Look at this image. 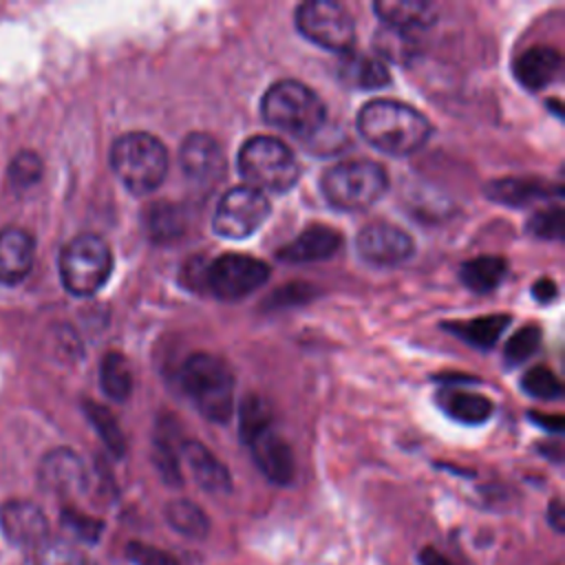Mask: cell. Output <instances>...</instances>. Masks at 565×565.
<instances>
[{"label":"cell","mask_w":565,"mask_h":565,"mask_svg":"<svg viewBox=\"0 0 565 565\" xmlns=\"http://www.w3.org/2000/svg\"><path fill=\"white\" fill-rule=\"evenodd\" d=\"M269 278V265L249 254L227 252L203 269V285L221 300H238L256 291Z\"/></svg>","instance_id":"9"},{"label":"cell","mask_w":565,"mask_h":565,"mask_svg":"<svg viewBox=\"0 0 565 565\" xmlns=\"http://www.w3.org/2000/svg\"><path fill=\"white\" fill-rule=\"evenodd\" d=\"M254 463L258 466V470L278 486H287L294 475H296V459L294 452L289 448V444L274 433V428H265L260 433H256L249 441H247Z\"/></svg>","instance_id":"15"},{"label":"cell","mask_w":565,"mask_h":565,"mask_svg":"<svg viewBox=\"0 0 565 565\" xmlns=\"http://www.w3.org/2000/svg\"><path fill=\"white\" fill-rule=\"evenodd\" d=\"M417 563H419V565H455L450 558H446V556H444L441 552H437L435 547H424V550H419Z\"/></svg>","instance_id":"40"},{"label":"cell","mask_w":565,"mask_h":565,"mask_svg":"<svg viewBox=\"0 0 565 565\" xmlns=\"http://www.w3.org/2000/svg\"><path fill=\"white\" fill-rule=\"evenodd\" d=\"M550 194V185L536 179H499L488 185V196L501 201L505 205H527L532 201L545 199Z\"/></svg>","instance_id":"26"},{"label":"cell","mask_w":565,"mask_h":565,"mask_svg":"<svg viewBox=\"0 0 565 565\" xmlns=\"http://www.w3.org/2000/svg\"><path fill=\"white\" fill-rule=\"evenodd\" d=\"M84 411L88 415V419L93 422L95 430L99 433V437L104 439L106 448L115 455V457H121L126 452V439H124V433L119 430L117 426V419L113 417V413L95 402H86L84 404Z\"/></svg>","instance_id":"29"},{"label":"cell","mask_w":565,"mask_h":565,"mask_svg":"<svg viewBox=\"0 0 565 565\" xmlns=\"http://www.w3.org/2000/svg\"><path fill=\"white\" fill-rule=\"evenodd\" d=\"M340 77L358 88H380L391 82L388 68L384 62L371 55H353L351 51L342 55Z\"/></svg>","instance_id":"21"},{"label":"cell","mask_w":565,"mask_h":565,"mask_svg":"<svg viewBox=\"0 0 565 565\" xmlns=\"http://www.w3.org/2000/svg\"><path fill=\"white\" fill-rule=\"evenodd\" d=\"M271 426V413L265 399L258 395H247L241 406V439L247 444L256 433Z\"/></svg>","instance_id":"31"},{"label":"cell","mask_w":565,"mask_h":565,"mask_svg":"<svg viewBox=\"0 0 565 565\" xmlns=\"http://www.w3.org/2000/svg\"><path fill=\"white\" fill-rule=\"evenodd\" d=\"M40 483L57 497H77L88 488V472L77 452L71 448H55L40 461Z\"/></svg>","instance_id":"14"},{"label":"cell","mask_w":565,"mask_h":565,"mask_svg":"<svg viewBox=\"0 0 565 565\" xmlns=\"http://www.w3.org/2000/svg\"><path fill=\"white\" fill-rule=\"evenodd\" d=\"M181 170L201 185H214L225 177L227 161L221 143L207 132H190L179 150Z\"/></svg>","instance_id":"12"},{"label":"cell","mask_w":565,"mask_h":565,"mask_svg":"<svg viewBox=\"0 0 565 565\" xmlns=\"http://www.w3.org/2000/svg\"><path fill=\"white\" fill-rule=\"evenodd\" d=\"M152 461L154 468L159 472V477L168 483V486H181V468H179V459H177V450L163 439L159 437L154 441V450H152Z\"/></svg>","instance_id":"36"},{"label":"cell","mask_w":565,"mask_h":565,"mask_svg":"<svg viewBox=\"0 0 565 565\" xmlns=\"http://www.w3.org/2000/svg\"><path fill=\"white\" fill-rule=\"evenodd\" d=\"M532 294H534V298H536L539 302H552V300L556 298L558 289H556L554 280H550V278H541V280L532 287Z\"/></svg>","instance_id":"39"},{"label":"cell","mask_w":565,"mask_h":565,"mask_svg":"<svg viewBox=\"0 0 565 565\" xmlns=\"http://www.w3.org/2000/svg\"><path fill=\"white\" fill-rule=\"evenodd\" d=\"M99 382H102L104 393L110 399H115V402L128 399V395L132 391V371H130L128 360L117 351L106 353L102 360Z\"/></svg>","instance_id":"28"},{"label":"cell","mask_w":565,"mask_h":565,"mask_svg":"<svg viewBox=\"0 0 565 565\" xmlns=\"http://www.w3.org/2000/svg\"><path fill=\"white\" fill-rule=\"evenodd\" d=\"M536 422H541V426L550 428V430H561L563 428V417H539V415H532Z\"/></svg>","instance_id":"42"},{"label":"cell","mask_w":565,"mask_h":565,"mask_svg":"<svg viewBox=\"0 0 565 565\" xmlns=\"http://www.w3.org/2000/svg\"><path fill=\"white\" fill-rule=\"evenodd\" d=\"M373 11L386 24V29L408 33L413 29L430 26L437 18V4L424 0H380Z\"/></svg>","instance_id":"19"},{"label":"cell","mask_w":565,"mask_h":565,"mask_svg":"<svg viewBox=\"0 0 565 565\" xmlns=\"http://www.w3.org/2000/svg\"><path fill=\"white\" fill-rule=\"evenodd\" d=\"M269 210V199L263 192L249 185H234L221 196L212 225L218 236L241 241L252 236L265 223Z\"/></svg>","instance_id":"10"},{"label":"cell","mask_w":565,"mask_h":565,"mask_svg":"<svg viewBox=\"0 0 565 565\" xmlns=\"http://www.w3.org/2000/svg\"><path fill=\"white\" fill-rule=\"evenodd\" d=\"M110 166L132 194H150L168 172V150L150 132H126L110 148Z\"/></svg>","instance_id":"3"},{"label":"cell","mask_w":565,"mask_h":565,"mask_svg":"<svg viewBox=\"0 0 565 565\" xmlns=\"http://www.w3.org/2000/svg\"><path fill=\"white\" fill-rule=\"evenodd\" d=\"M521 386L525 393H530L532 397H539V399H554L563 393V384H561L558 375L547 366L530 369L523 375Z\"/></svg>","instance_id":"34"},{"label":"cell","mask_w":565,"mask_h":565,"mask_svg":"<svg viewBox=\"0 0 565 565\" xmlns=\"http://www.w3.org/2000/svg\"><path fill=\"white\" fill-rule=\"evenodd\" d=\"M126 558L132 565H181L172 554H168L166 550H159L154 545L148 543H139V541H130L126 545Z\"/></svg>","instance_id":"37"},{"label":"cell","mask_w":565,"mask_h":565,"mask_svg":"<svg viewBox=\"0 0 565 565\" xmlns=\"http://www.w3.org/2000/svg\"><path fill=\"white\" fill-rule=\"evenodd\" d=\"M541 344V329L536 324L521 327L505 344V362L508 364H521L525 362Z\"/></svg>","instance_id":"35"},{"label":"cell","mask_w":565,"mask_h":565,"mask_svg":"<svg viewBox=\"0 0 565 565\" xmlns=\"http://www.w3.org/2000/svg\"><path fill=\"white\" fill-rule=\"evenodd\" d=\"M33 565H90L88 558L64 539H46L33 550Z\"/></svg>","instance_id":"30"},{"label":"cell","mask_w":565,"mask_h":565,"mask_svg":"<svg viewBox=\"0 0 565 565\" xmlns=\"http://www.w3.org/2000/svg\"><path fill=\"white\" fill-rule=\"evenodd\" d=\"M505 271H508L505 258L486 254V256H477V258L466 260L461 265L459 278L468 289H472L477 294H486V291H492L494 287H499Z\"/></svg>","instance_id":"22"},{"label":"cell","mask_w":565,"mask_h":565,"mask_svg":"<svg viewBox=\"0 0 565 565\" xmlns=\"http://www.w3.org/2000/svg\"><path fill=\"white\" fill-rule=\"evenodd\" d=\"M181 455L188 461L192 477L205 492L225 494L232 490L230 470L201 441H194V439L183 441Z\"/></svg>","instance_id":"18"},{"label":"cell","mask_w":565,"mask_h":565,"mask_svg":"<svg viewBox=\"0 0 565 565\" xmlns=\"http://www.w3.org/2000/svg\"><path fill=\"white\" fill-rule=\"evenodd\" d=\"M62 527L77 541L84 543H97L102 532H104V523L95 516H88L75 508H64L60 514Z\"/></svg>","instance_id":"33"},{"label":"cell","mask_w":565,"mask_h":565,"mask_svg":"<svg viewBox=\"0 0 565 565\" xmlns=\"http://www.w3.org/2000/svg\"><path fill=\"white\" fill-rule=\"evenodd\" d=\"M355 247L366 263L380 265V267H395L413 256L415 243L397 225L377 221L360 230L355 238Z\"/></svg>","instance_id":"11"},{"label":"cell","mask_w":565,"mask_h":565,"mask_svg":"<svg viewBox=\"0 0 565 565\" xmlns=\"http://www.w3.org/2000/svg\"><path fill=\"white\" fill-rule=\"evenodd\" d=\"M113 271L108 243L97 234H79L60 254V278L75 296H93Z\"/></svg>","instance_id":"7"},{"label":"cell","mask_w":565,"mask_h":565,"mask_svg":"<svg viewBox=\"0 0 565 565\" xmlns=\"http://www.w3.org/2000/svg\"><path fill=\"white\" fill-rule=\"evenodd\" d=\"M296 26L313 44L342 55L351 51L355 40V26L349 11L331 0L302 2L296 9Z\"/></svg>","instance_id":"8"},{"label":"cell","mask_w":565,"mask_h":565,"mask_svg":"<svg viewBox=\"0 0 565 565\" xmlns=\"http://www.w3.org/2000/svg\"><path fill=\"white\" fill-rule=\"evenodd\" d=\"M508 324H510V316L497 313V316H481V318H472V320L455 322V324H446V327L452 329L459 338H463L472 347L490 349V347H494L499 335L508 329Z\"/></svg>","instance_id":"25"},{"label":"cell","mask_w":565,"mask_h":565,"mask_svg":"<svg viewBox=\"0 0 565 565\" xmlns=\"http://www.w3.org/2000/svg\"><path fill=\"white\" fill-rule=\"evenodd\" d=\"M527 230L541 238H558L561 230H563L561 207H552V210H543V212L534 214L532 221L527 223Z\"/></svg>","instance_id":"38"},{"label":"cell","mask_w":565,"mask_h":565,"mask_svg":"<svg viewBox=\"0 0 565 565\" xmlns=\"http://www.w3.org/2000/svg\"><path fill=\"white\" fill-rule=\"evenodd\" d=\"M35 260V241L26 230H0V282L15 285L29 276Z\"/></svg>","instance_id":"16"},{"label":"cell","mask_w":565,"mask_h":565,"mask_svg":"<svg viewBox=\"0 0 565 565\" xmlns=\"http://www.w3.org/2000/svg\"><path fill=\"white\" fill-rule=\"evenodd\" d=\"M441 406L452 419L463 424H481L494 411L492 402L486 395L472 391H446L441 397Z\"/></svg>","instance_id":"23"},{"label":"cell","mask_w":565,"mask_h":565,"mask_svg":"<svg viewBox=\"0 0 565 565\" xmlns=\"http://www.w3.org/2000/svg\"><path fill=\"white\" fill-rule=\"evenodd\" d=\"M238 172L245 185L258 192H287L300 177L298 161L287 143L274 137H252L238 150Z\"/></svg>","instance_id":"5"},{"label":"cell","mask_w":565,"mask_h":565,"mask_svg":"<svg viewBox=\"0 0 565 565\" xmlns=\"http://www.w3.org/2000/svg\"><path fill=\"white\" fill-rule=\"evenodd\" d=\"M42 170V159L31 150H22L9 163V183L15 190H26L40 181Z\"/></svg>","instance_id":"32"},{"label":"cell","mask_w":565,"mask_h":565,"mask_svg":"<svg viewBox=\"0 0 565 565\" xmlns=\"http://www.w3.org/2000/svg\"><path fill=\"white\" fill-rule=\"evenodd\" d=\"M166 521L172 530L188 539H205L210 532V521L205 512L188 499L170 501L166 505Z\"/></svg>","instance_id":"27"},{"label":"cell","mask_w":565,"mask_h":565,"mask_svg":"<svg viewBox=\"0 0 565 565\" xmlns=\"http://www.w3.org/2000/svg\"><path fill=\"white\" fill-rule=\"evenodd\" d=\"M0 532L11 545L35 550L49 539V521L33 501L9 499L0 505Z\"/></svg>","instance_id":"13"},{"label":"cell","mask_w":565,"mask_h":565,"mask_svg":"<svg viewBox=\"0 0 565 565\" xmlns=\"http://www.w3.org/2000/svg\"><path fill=\"white\" fill-rule=\"evenodd\" d=\"M342 247V236L327 225H311L298 234L291 243L278 249V258L285 263L302 265L331 258Z\"/></svg>","instance_id":"17"},{"label":"cell","mask_w":565,"mask_h":565,"mask_svg":"<svg viewBox=\"0 0 565 565\" xmlns=\"http://www.w3.org/2000/svg\"><path fill=\"white\" fill-rule=\"evenodd\" d=\"M263 119L289 135L311 137L324 124V106L320 97L296 79L276 82L260 102Z\"/></svg>","instance_id":"4"},{"label":"cell","mask_w":565,"mask_h":565,"mask_svg":"<svg viewBox=\"0 0 565 565\" xmlns=\"http://www.w3.org/2000/svg\"><path fill=\"white\" fill-rule=\"evenodd\" d=\"M360 135L380 152L411 154L430 137L428 119L408 104L395 99H373L358 113Z\"/></svg>","instance_id":"1"},{"label":"cell","mask_w":565,"mask_h":565,"mask_svg":"<svg viewBox=\"0 0 565 565\" xmlns=\"http://www.w3.org/2000/svg\"><path fill=\"white\" fill-rule=\"evenodd\" d=\"M185 230V214L174 203H152L146 210V232L154 243H168Z\"/></svg>","instance_id":"24"},{"label":"cell","mask_w":565,"mask_h":565,"mask_svg":"<svg viewBox=\"0 0 565 565\" xmlns=\"http://www.w3.org/2000/svg\"><path fill=\"white\" fill-rule=\"evenodd\" d=\"M547 521L554 525V530H556V532H563V530H565V510H563L561 499H554V501L550 503Z\"/></svg>","instance_id":"41"},{"label":"cell","mask_w":565,"mask_h":565,"mask_svg":"<svg viewBox=\"0 0 565 565\" xmlns=\"http://www.w3.org/2000/svg\"><path fill=\"white\" fill-rule=\"evenodd\" d=\"M386 170L375 161H342L329 168L322 177L324 199L344 212L371 207L386 192Z\"/></svg>","instance_id":"6"},{"label":"cell","mask_w":565,"mask_h":565,"mask_svg":"<svg viewBox=\"0 0 565 565\" xmlns=\"http://www.w3.org/2000/svg\"><path fill=\"white\" fill-rule=\"evenodd\" d=\"M179 382L199 413L216 424H225L234 406V377L230 366L212 353L190 355L181 371Z\"/></svg>","instance_id":"2"},{"label":"cell","mask_w":565,"mask_h":565,"mask_svg":"<svg viewBox=\"0 0 565 565\" xmlns=\"http://www.w3.org/2000/svg\"><path fill=\"white\" fill-rule=\"evenodd\" d=\"M558 68H561V55L552 46H532L523 51L512 66L514 77L527 90H541L543 86L554 82V77L558 75Z\"/></svg>","instance_id":"20"}]
</instances>
